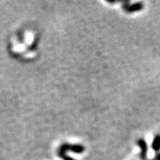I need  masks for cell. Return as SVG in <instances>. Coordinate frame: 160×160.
Masks as SVG:
<instances>
[{
  "instance_id": "1",
  "label": "cell",
  "mask_w": 160,
  "mask_h": 160,
  "mask_svg": "<svg viewBox=\"0 0 160 160\" xmlns=\"http://www.w3.org/2000/svg\"><path fill=\"white\" fill-rule=\"evenodd\" d=\"M85 147L80 144H69L64 143L58 148L57 153H67L71 151L76 153H82L85 151Z\"/></svg>"
},
{
  "instance_id": "2",
  "label": "cell",
  "mask_w": 160,
  "mask_h": 160,
  "mask_svg": "<svg viewBox=\"0 0 160 160\" xmlns=\"http://www.w3.org/2000/svg\"><path fill=\"white\" fill-rule=\"evenodd\" d=\"M122 8L126 13H134V12L140 11L144 8V5L141 2H137L131 3L129 1L122 2Z\"/></svg>"
},
{
  "instance_id": "3",
  "label": "cell",
  "mask_w": 160,
  "mask_h": 160,
  "mask_svg": "<svg viewBox=\"0 0 160 160\" xmlns=\"http://www.w3.org/2000/svg\"><path fill=\"white\" fill-rule=\"evenodd\" d=\"M137 144L140 148L139 159L141 160H146L148 156V147L147 142L143 138L139 139L137 140Z\"/></svg>"
},
{
  "instance_id": "4",
  "label": "cell",
  "mask_w": 160,
  "mask_h": 160,
  "mask_svg": "<svg viewBox=\"0 0 160 160\" xmlns=\"http://www.w3.org/2000/svg\"><path fill=\"white\" fill-rule=\"evenodd\" d=\"M151 147H152V149H153L154 151L156 152L160 151V134L159 133L156 134L154 136Z\"/></svg>"
},
{
  "instance_id": "5",
  "label": "cell",
  "mask_w": 160,
  "mask_h": 160,
  "mask_svg": "<svg viewBox=\"0 0 160 160\" xmlns=\"http://www.w3.org/2000/svg\"><path fill=\"white\" fill-rule=\"evenodd\" d=\"M152 160H160V153H157V154H156L155 157L153 158V159Z\"/></svg>"
},
{
  "instance_id": "6",
  "label": "cell",
  "mask_w": 160,
  "mask_h": 160,
  "mask_svg": "<svg viewBox=\"0 0 160 160\" xmlns=\"http://www.w3.org/2000/svg\"><path fill=\"white\" fill-rule=\"evenodd\" d=\"M146 160H147V159H146Z\"/></svg>"
}]
</instances>
